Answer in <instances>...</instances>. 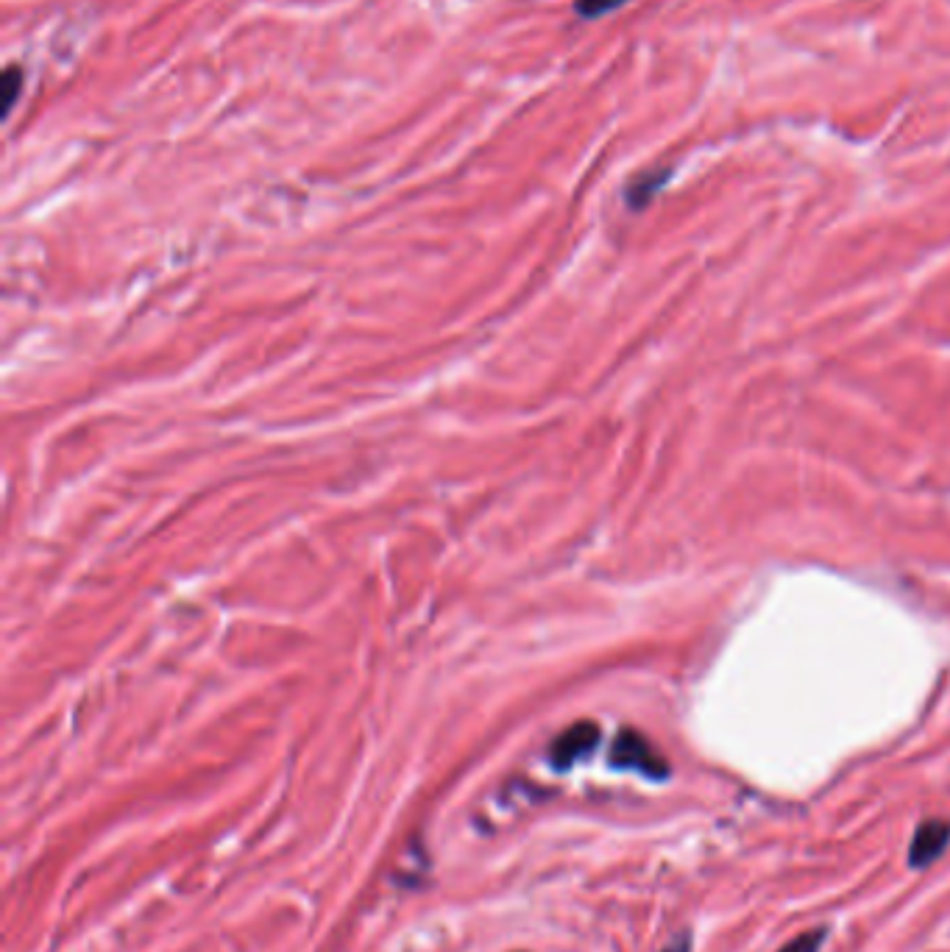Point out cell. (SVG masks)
<instances>
[{
	"mask_svg": "<svg viewBox=\"0 0 950 952\" xmlns=\"http://www.w3.org/2000/svg\"><path fill=\"white\" fill-rule=\"evenodd\" d=\"M611 764L619 766V769H636L642 775L655 777V780L670 775V766L661 758V753H655L653 744L636 730L619 733L616 744L611 749Z\"/></svg>",
	"mask_w": 950,
	"mask_h": 952,
	"instance_id": "cell-1",
	"label": "cell"
},
{
	"mask_svg": "<svg viewBox=\"0 0 950 952\" xmlns=\"http://www.w3.org/2000/svg\"><path fill=\"white\" fill-rule=\"evenodd\" d=\"M950 844V821L944 819H928L917 827L915 839L909 847V863L915 869L928 867L931 861H937Z\"/></svg>",
	"mask_w": 950,
	"mask_h": 952,
	"instance_id": "cell-2",
	"label": "cell"
},
{
	"mask_svg": "<svg viewBox=\"0 0 950 952\" xmlns=\"http://www.w3.org/2000/svg\"><path fill=\"white\" fill-rule=\"evenodd\" d=\"M596 741H600V727H596L594 721H578V725L569 727V730L552 744V764H555L558 769H566V766H572L578 758L589 755L591 749L596 747Z\"/></svg>",
	"mask_w": 950,
	"mask_h": 952,
	"instance_id": "cell-3",
	"label": "cell"
},
{
	"mask_svg": "<svg viewBox=\"0 0 950 952\" xmlns=\"http://www.w3.org/2000/svg\"><path fill=\"white\" fill-rule=\"evenodd\" d=\"M666 176H670V173H666V171H661V173L655 171V173H644V176H639L636 182H633L627 187V204L636 206V209H639V206L647 204V201L653 198L655 190H658L661 184L666 182Z\"/></svg>",
	"mask_w": 950,
	"mask_h": 952,
	"instance_id": "cell-4",
	"label": "cell"
},
{
	"mask_svg": "<svg viewBox=\"0 0 950 952\" xmlns=\"http://www.w3.org/2000/svg\"><path fill=\"white\" fill-rule=\"evenodd\" d=\"M0 86H3V117L12 114V109L18 106V98L23 92V68L18 64H9L0 75Z\"/></svg>",
	"mask_w": 950,
	"mask_h": 952,
	"instance_id": "cell-5",
	"label": "cell"
},
{
	"mask_svg": "<svg viewBox=\"0 0 950 952\" xmlns=\"http://www.w3.org/2000/svg\"><path fill=\"white\" fill-rule=\"evenodd\" d=\"M624 3H627V0H578V3H574V12H578L583 20H596L616 12V9L624 7Z\"/></svg>",
	"mask_w": 950,
	"mask_h": 952,
	"instance_id": "cell-6",
	"label": "cell"
},
{
	"mask_svg": "<svg viewBox=\"0 0 950 952\" xmlns=\"http://www.w3.org/2000/svg\"><path fill=\"white\" fill-rule=\"evenodd\" d=\"M823 941H825V930H808V933L797 935V939H791L789 944L780 946L778 952H819Z\"/></svg>",
	"mask_w": 950,
	"mask_h": 952,
	"instance_id": "cell-7",
	"label": "cell"
},
{
	"mask_svg": "<svg viewBox=\"0 0 950 952\" xmlns=\"http://www.w3.org/2000/svg\"><path fill=\"white\" fill-rule=\"evenodd\" d=\"M664 952H688V939H677L675 944H670L666 946Z\"/></svg>",
	"mask_w": 950,
	"mask_h": 952,
	"instance_id": "cell-8",
	"label": "cell"
}]
</instances>
